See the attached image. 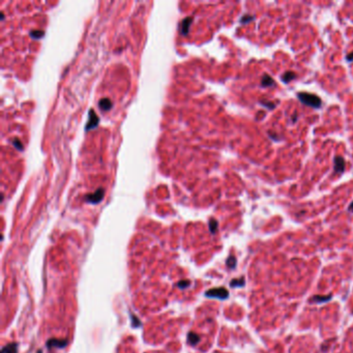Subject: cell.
Segmentation results:
<instances>
[{
    "mask_svg": "<svg viewBox=\"0 0 353 353\" xmlns=\"http://www.w3.org/2000/svg\"><path fill=\"white\" fill-rule=\"evenodd\" d=\"M67 345V340H58V339H50L47 341L48 348H63Z\"/></svg>",
    "mask_w": 353,
    "mask_h": 353,
    "instance_id": "4",
    "label": "cell"
},
{
    "mask_svg": "<svg viewBox=\"0 0 353 353\" xmlns=\"http://www.w3.org/2000/svg\"><path fill=\"white\" fill-rule=\"evenodd\" d=\"M253 20H254V17H253V16L245 15V16H244V17L241 18L240 22H241L242 24H247V23H249V22H251V21H253Z\"/></svg>",
    "mask_w": 353,
    "mask_h": 353,
    "instance_id": "18",
    "label": "cell"
},
{
    "mask_svg": "<svg viewBox=\"0 0 353 353\" xmlns=\"http://www.w3.org/2000/svg\"><path fill=\"white\" fill-rule=\"evenodd\" d=\"M190 285V282L189 281H180L177 283V286L179 288H186L187 286Z\"/></svg>",
    "mask_w": 353,
    "mask_h": 353,
    "instance_id": "20",
    "label": "cell"
},
{
    "mask_svg": "<svg viewBox=\"0 0 353 353\" xmlns=\"http://www.w3.org/2000/svg\"><path fill=\"white\" fill-rule=\"evenodd\" d=\"M18 351V344L17 343H11V344L4 346L2 348L1 353H17Z\"/></svg>",
    "mask_w": 353,
    "mask_h": 353,
    "instance_id": "8",
    "label": "cell"
},
{
    "mask_svg": "<svg viewBox=\"0 0 353 353\" xmlns=\"http://www.w3.org/2000/svg\"><path fill=\"white\" fill-rule=\"evenodd\" d=\"M348 210L349 211H353V202L350 204V205H349V208H348Z\"/></svg>",
    "mask_w": 353,
    "mask_h": 353,
    "instance_id": "23",
    "label": "cell"
},
{
    "mask_svg": "<svg viewBox=\"0 0 353 353\" xmlns=\"http://www.w3.org/2000/svg\"><path fill=\"white\" fill-rule=\"evenodd\" d=\"M37 353H43V352H41V350H38V351H37Z\"/></svg>",
    "mask_w": 353,
    "mask_h": 353,
    "instance_id": "24",
    "label": "cell"
},
{
    "mask_svg": "<svg viewBox=\"0 0 353 353\" xmlns=\"http://www.w3.org/2000/svg\"><path fill=\"white\" fill-rule=\"evenodd\" d=\"M347 60H348V61H351V60H353V53H351V54L347 55Z\"/></svg>",
    "mask_w": 353,
    "mask_h": 353,
    "instance_id": "22",
    "label": "cell"
},
{
    "mask_svg": "<svg viewBox=\"0 0 353 353\" xmlns=\"http://www.w3.org/2000/svg\"><path fill=\"white\" fill-rule=\"evenodd\" d=\"M294 78H295V74L293 72H286L284 74L283 76H282V81H283L284 83H289L290 81H292Z\"/></svg>",
    "mask_w": 353,
    "mask_h": 353,
    "instance_id": "13",
    "label": "cell"
},
{
    "mask_svg": "<svg viewBox=\"0 0 353 353\" xmlns=\"http://www.w3.org/2000/svg\"><path fill=\"white\" fill-rule=\"evenodd\" d=\"M104 190L103 189H98L94 193L89 194L85 197V200L87 202L92 203V204H96L99 201H102V199L104 198Z\"/></svg>",
    "mask_w": 353,
    "mask_h": 353,
    "instance_id": "3",
    "label": "cell"
},
{
    "mask_svg": "<svg viewBox=\"0 0 353 353\" xmlns=\"http://www.w3.org/2000/svg\"><path fill=\"white\" fill-rule=\"evenodd\" d=\"M227 266L229 268H231V269H233V268L236 266V258L233 255H231L227 259Z\"/></svg>",
    "mask_w": 353,
    "mask_h": 353,
    "instance_id": "15",
    "label": "cell"
},
{
    "mask_svg": "<svg viewBox=\"0 0 353 353\" xmlns=\"http://www.w3.org/2000/svg\"><path fill=\"white\" fill-rule=\"evenodd\" d=\"M30 35H31L32 37H34V38H40V37H41L44 35V31H41V30H33V31L30 32Z\"/></svg>",
    "mask_w": 353,
    "mask_h": 353,
    "instance_id": "17",
    "label": "cell"
},
{
    "mask_svg": "<svg viewBox=\"0 0 353 353\" xmlns=\"http://www.w3.org/2000/svg\"><path fill=\"white\" fill-rule=\"evenodd\" d=\"M331 299V295L329 296H319V295H316L312 297V298L310 299L311 302H315V303H321V302H326L327 300Z\"/></svg>",
    "mask_w": 353,
    "mask_h": 353,
    "instance_id": "9",
    "label": "cell"
},
{
    "mask_svg": "<svg viewBox=\"0 0 353 353\" xmlns=\"http://www.w3.org/2000/svg\"><path fill=\"white\" fill-rule=\"evenodd\" d=\"M274 81L271 77H269L268 75H264L262 77V80H261V85L263 87H269L271 85H273Z\"/></svg>",
    "mask_w": 353,
    "mask_h": 353,
    "instance_id": "11",
    "label": "cell"
},
{
    "mask_svg": "<svg viewBox=\"0 0 353 353\" xmlns=\"http://www.w3.org/2000/svg\"><path fill=\"white\" fill-rule=\"evenodd\" d=\"M199 341H200V338H199V336L197 335V333H195V332H189V335H187V342H189L190 344L196 345Z\"/></svg>",
    "mask_w": 353,
    "mask_h": 353,
    "instance_id": "12",
    "label": "cell"
},
{
    "mask_svg": "<svg viewBox=\"0 0 353 353\" xmlns=\"http://www.w3.org/2000/svg\"><path fill=\"white\" fill-rule=\"evenodd\" d=\"M12 144H14V146L17 147V149H19V150H22V148H23V145H22V143L18 140V139H14Z\"/></svg>",
    "mask_w": 353,
    "mask_h": 353,
    "instance_id": "19",
    "label": "cell"
},
{
    "mask_svg": "<svg viewBox=\"0 0 353 353\" xmlns=\"http://www.w3.org/2000/svg\"><path fill=\"white\" fill-rule=\"evenodd\" d=\"M262 105L266 106V107H268V108H270V109H273L274 107H276V104H273V103H268V102H262Z\"/></svg>",
    "mask_w": 353,
    "mask_h": 353,
    "instance_id": "21",
    "label": "cell"
},
{
    "mask_svg": "<svg viewBox=\"0 0 353 353\" xmlns=\"http://www.w3.org/2000/svg\"><path fill=\"white\" fill-rule=\"evenodd\" d=\"M99 123V117L96 116L95 112L91 110V111H89V119H88V122H87V125H86V129L88 131L90 128H95L96 125Z\"/></svg>",
    "mask_w": 353,
    "mask_h": 353,
    "instance_id": "5",
    "label": "cell"
},
{
    "mask_svg": "<svg viewBox=\"0 0 353 353\" xmlns=\"http://www.w3.org/2000/svg\"><path fill=\"white\" fill-rule=\"evenodd\" d=\"M244 283H245L244 278H238V280L231 281L230 285H231V287H241V286H244Z\"/></svg>",
    "mask_w": 353,
    "mask_h": 353,
    "instance_id": "14",
    "label": "cell"
},
{
    "mask_svg": "<svg viewBox=\"0 0 353 353\" xmlns=\"http://www.w3.org/2000/svg\"><path fill=\"white\" fill-rule=\"evenodd\" d=\"M99 107H101V109L104 110V111H107V110H110L112 107V102L110 101L109 99H103L99 101Z\"/></svg>",
    "mask_w": 353,
    "mask_h": 353,
    "instance_id": "10",
    "label": "cell"
},
{
    "mask_svg": "<svg viewBox=\"0 0 353 353\" xmlns=\"http://www.w3.org/2000/svg\"><path fill=\"white\" fill-rule=\"evenodd\" d=\"M345 170V160L342 157H335V171L336 173H342Z\"/></svg>",
    "mask_w": 353,
    "mask_h": 353,
    "instance_id": "6",
    "label": "cell"
},
{
    "mask_svg": "<svg viewBox=\"0 0 353 353\" xmlns=\"http://www.w3.org/2000/svg\"><path fill=\"white\" fill-rule=\"evenodd\" d=\"M205 295L207 297H213V298H219V299H226L229 296V292L226 288H213L205 292Z\"/></svg>",
    "mask_w": 353,
    "mask_h": 353,
    "instance_id": "2",
    "label": "cell"
},
{
    "mask_svg": "<svg viewBox=\"0 0 353 353\" xmlns=\"http://www.w3.org/2000/svg\"><path fill=\"white\" fill-rule=\"evenodd\" d=\"M209 229L211 233H215L216 231V229H218V222H216L215 220L212 219L209 221Z\"/></svg>",
    "mask_w": 353,
    "mask_h": 353,
    "instance_id": "16",
    "label": "cell"
},
{
    "mask_svg": "<svg viewBox=\"0 0 353 353\" xmlns=\"http://www.w3.org/2000/svg\"><path fill=\"white\" fill-rule=\"evenodd\" d=\"M297 98L300 102L304 105L313 107L315 109L320 108L321 106V99L318 98L317 95L313 94V93H309V92H298L297 93Z\"/></svg>",
    "mask_w": 353,
    "mask_h": 353,
    "instance_id": "1",
    "label": "cell"
},
{
    "mask_svg": "<svg viewBox=\"0 0 353 353\" xmlns=\"http://www.w3.org/2000/svg\"><path fill=\"white\" fill-rule=\"evenodd\" d=\"M192 21H193L192 17L183 19L182 22H181V24H180V33L181 34H186L187 32H189V28H190L191 23H192Z\"/></svg>",
    "mask_w": 353,
    "mask_h": 353,
    "instance_id": "7",
    "label": "cell"
}]
</instances>
